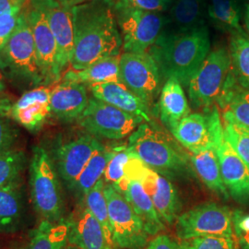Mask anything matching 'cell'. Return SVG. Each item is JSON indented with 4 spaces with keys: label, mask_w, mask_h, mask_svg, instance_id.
Here are the masks:
<instances>
[{
    "label": "cell",
    "mask_w": 249,
    "mask_h": 249,
    "mask_svg": "<svg viewBox=\"0 0 249 249\" xmlns=\"http://www.w3.org/2000/svg\"><path fill=\"white\" fill-rule=\"evenodd\" d=\"M112 187L124 196L135 213L140 216L149 235H155L164 229L163 221L141 183L124 178L118 184Z\"/></svg>",
    "instance_id": "22"
},
{
    "label": "cell",
    "mask_w": 249,
    "mask_h": 249,
    "mask_svg": "<svg viewBox=\"0 0 249 249\" xmlns=\"http://www.w3.org/2000/svg\"><path fill=\"white\" fill-rule=\"evenodd\" d=\"M89 100L85 85L60 80L51 89V116L64 123L78 121L88 107Z\"/></svg>",
    "instance_id": "18"
},
{
    "label": "cell",
    "mask_w": 249,
    "mask_h": 249,
    "mask_svg": "<svg viewBox=\"0 0 249 249\" xmlns=\"http://www.w3.org/2000/svg\"><path fill=\"white\" fill-rule=\"evenodd\" d=\"M114 152V148H103L97 151L85 166L73 188L77 195L83 198L100 179L104 178L107 164Z\"/></svg>",
    "instance_id": "31"
},
{
    "label": "cell",
    "mask_w": 249,
    "mask_h": 249,
    "mask_svg": "<svg viewBox=\"0 0 249 249\" xmlns=\"http://www.w3.org/2000/svg\"><path fill=\"white\" fill-rule=\"evenodd\" d=\"M105 195L115 247L139 249L147 245L149 233L145 224L124 196L110 185H106Z\"/></svg>",
    "instance_id": "9"
},
{
    "label": "cell",
    "mask_w": 249,
    "mask_h": 249,
    "mask_svg": "<svg viewBox=\"0 0 249 249\" xmlns=\"http://www.w3.org/2000/svg\"><path fill=\"white\" fill-rule=\"evenodd\" d=\"M0 70L7 80L18 87L32 89L44 86L26 7L8 44L0 51Z\"/></svg>",
    "instance_id": "4"
},
{
    "label": "cell",
    "mask_w": 249,
    "mask_h": 249,
    "mask_svg": "<svg viewBox=\"0 0 249 249\" xmlns=\"http://www.w3.org/2000/svg\"><path fill=\"white\" fill-rule=\"evenodd\" d=\"M203 15L204 0H173L168 23L174 26V32H188L205 26Z\"/></svg>",
    "instance_id": "28"
},
{
    "label": "cell",
    "mask_w": 249,
    "mask_h": 249,
    "mask_svg": "<svg viewBox=\"0 0 249 249\" xmlns=\"http://www.w3.org/2000/svg\"><path fill=\"white\" fill-rule=\"evenodd\" d=\"M92 97L152 124L149 106L122 82H107L89 87Z\"/></svg>",
    "instance_id": "21"
},
{
    "label": "cell",
    "mask_w": 249,
    "mask_h": 249,
    "mask_svg": "<svg viewBox=\"0 0 249 249\" xmlns=\"http://www.w3.org/2000/svg\"><path fill=\"white\" fill-rule=\"evenodd\" d=\"M69 228L68 244L79 249H115L104 228L86 206L66 221Z\"/></svg>",
    "instance_id": "20"
},
{
    "label": "cell",
    "mask_w": 249,
    "mask_h": 249,
    "mask_svg": "<svg viewBox=\"0 0 249 249\" xmlns=\"http://www.w3.org/2000/svg\"><path fill=\"white\" fill-rule=\"evenodd\" d=\"M231 72L229 50L218 46L210 51L187 85L188 97L195 109L207 111L217 104Z\"/></svg>",
    "instance_id": "6"
},
{
    "label": "cell",
    "mask_w": 249,
    "mask_h": 249,
    "mask_svg": "<svg viewBox=\"0 0 249 249\" xmlns=\"http://www.w3.org/2000/svg\"><path fill=\"white\" fill-rule=\"evenodd\" d=\"M124 178L142 184L151 197L163 223H174L181 210L178 192L169 180L148 167L137 157L131 155L124 166Z\"/></svg>",
    "instance_id": "10"
},
{
    "label": "cell",
    "mask_w": 249,
    "mask_h": 249,
    "mask_svg": "<svg viewBox=\"0 0 249 249\" xmlns=\"http://www.w3.org/2000/svg\"><path fill=\"white\" fill-rule=\"evenodd\" d=\"M126 148L131 155L164 178L185 177L191 171L187 152L152 124H140L129 136Z\"/></svg>",
    "instance_id": "3"
},
{
    "label": "cell",
    "mask_w": 249,
    "mask_h": 249,
    "mask_svg": "<svg viewBox=\"0 0 249 249\" xmlns=\"http://www.w3.org/2000/svg\"><path fill=\"white\" fill-rule=\"evenodd\" d=\"M29 3L44 13L55 38L60 67L65 73L66 69L71 66L74 50L71 9L57 0H29Z\"/></svg>",
    "instance_id": "16"
},
{
    "label": "cell",
    "mask_w": 249,
    "mask_h": 249,
    "mask_svg": "<svg viewBox=\"0 0 249 249\" xmlns=\"http://www.w3.org/2000/svg\"><path fill=\"white\" fill-rule=\"evenodd\" d=\"M29 0H0V16L18 7H25Z\"/></svg>",
    "instance_id": "43"
},
{
    "label": "cell",
    "mask_w": 249,
    "mask_h": 249,
    "mask_svg": "<svg viewBox=\"0 0 249 249\" xmlns=\"http://www.w3.org/2000/svg\"><path fill=\"white\" fill-rule=\"evenodd\" d=\"M57 1H59L62 5L66 6L67 8L72 9L75 6H78V5H80L82 3L88 2L89 0H57Z\"/></svg>",
    "instance_id": "46"
},
{
    "label": "cell",
    "mask_w": 249,
    "mask_h": 249,
    "mask_svg": "<svg viewBox=\"0 0 249 249\" xmlns=\"http://www.w3.org/2000/svg\"><path fill=\"white\" fill-rule=\"evenodd\" d=\"M146 249H180V247L168 235L158 234L148 243Z\"/></svg>",
    "instance_id": "41"
},
{
    "label": "cell",
    "mask_w": 249,
    "mask_h": 249,
    "mask_svg": "<svg viewBox=\"0 0 249 249\" xmlns=\"http://www.w3.org/2000/svg\"><path fill=\"white\" fill-rule=\"evenodd\" d=\"M120 81L148 106L160 89V73L149 53H123L119 60Z\"/></svg>",
    "instance_id": "13"
},
{
    "label": "cell",
    "mask_w": 249,
    "mask_h": 249,
    "mask_svg": "<svg viewBox=\"0 0 249 249\" xmlns=\"http://www.w3.org/2000/svg\"><path fill=\"white\" fill-rule=\"evenodd\" d=\"M8 116H0V153L14 149L18 139V129Z\"/></svg>",
    "instance_id": "39"
},
{
    "label": "cell",
    "mask_w": 249,
    "mask_h": 249,
    "mask_svg": "<svg viewBox=\"0 0 249 249\" xmlns=\"http://www.w3.org/2000/svg\"><path fill=\"white\" fill-rule=\"evenodd\" d=\"M231 212L214 202L197 205L178 216L176 231L180 240L198 236L219 235L233 238Z\"/></svg>",
    "instance_id": "11"
},
{
    "label": "cell",
    "mask_w": 249,
    "mask_h": 249,
    "mask_svg": "<svg viewBox=\"0 0 249 249\" xmlns=\"http://www.w3.org/2000/svg\"><path fill=\"white\" fill-rule=\"evenodd\" d=\"M6 77L4 75V73L0 70V92H5V89L7 88V84H6Z\"/></svg>",
    "instance_id": "47"
},
{
    "label": "cell",
    "mask_w": 249,
    "mask_h": 249,
    "mask_svg": "<svg viewBox=\"0 0 249 249\" xmlns=\"http://www.w3.org/2000/svg\"><path fill=\"white\" fill-rule=\"evenodd\" d=\"M180 249H236L233 238L219 235L198 236L178 244Z\"/></svg>",
    "instance_id": "37"
},
{
    "label": "cell",
    "mask_w": 249,
    "mask_h": 249,
    "mask_svg": "<svg viewBox=\"0 0 249 249\" xmlns=\"http://www.w3.org/2000/svg\"><path fill=\"white\" fill-rule=\"evenodd\" d=\"M131 157L130 152L127 151L126 145L114 148V152L107 164L104 175V180L107 185L115 186L124 178V166Z\"/></svg>",
    "instance_id": "36"
},
{
    "label": "cell",
    "mask_w": 249,
    "mask_h": 249,
    "mask_svg": "<svg viewBox=\"0 0 249 249\" xmlns=\"http://www.w3.org/2000/svg\"><path fill=\"white\" fill-rule=\"evenodd\" d=\"M222 119L224 139L249 168V127L231 119Z\"/></svg>",
    "instance_id": "35"
},
{
    "label": "cell",
    "mask_w": 249,
    "mask_h": 249,
    "mask_svg": "<svg viewBox=\"0 0 249 249\" xmlns=\"http://www.w3.org/2000/svg\"><path fill=\"white\" fill-rule=\"evenodd\" d=\"M217 104L222 111V118L249 127V89L239 87L231 72Z\"/></svg>",
    "instance_id": "24"
},
{
    "label": "cell",
    "mask_w": 249,
    "mask_h": 249,
    "mask_svg": "<svg viewBox=\"0 0 249 249\" xmlns=\"http://www.w3.org/2000/svg\"><path fill=\"white\" fill-rule=\"evenodd\" d=\"M208 12L217 26L231 35L247 33L241 26L237 0H209Z\"/></svg>",
    "instance_id": "32"
},
{
    "label": "cell",
    "mask_w": 249,
    "mask_h": 249,
    "mask_svg": "<svg viewBox=\"0 0 249 249\" xmlns=\"http://www.w3.org/2000/svg\"><path fill=\"white\" fill-rule=\"evenodd\" d=\"M71 13L72 70L81 71L101 59L120 55L123 39L112 0H89L73 7Z\"/></svg>",
    "instance_id": "1"
},
{
    "label": "cell",
    "mask_w": 249,
    "mask_h": 249,
    "mask_svg": "<svg viewBox=\"0 0 249 249\" xmlns=\"http://www.w3.org/2000/svg\"><path fill=\"white\" fill-rule=\"evenodd\" d=\"M143 121L139 116L91 97L78 123L91 136L118 141L130 136Z\"/></svg>",
    "instance_id": "8"
},
{
    "label": "cell",
    "mask_w": 249,
    "mask_h": 249,
    "mask_svg": "<svg viewBox=\"0 0 249 249\" xmlns=\"http://www.w3.org/2000/svg\"><path fill=\"white\" fill-rule=\"evenodd\" d=\"M106 146L89 134L56 144L50 155L63 183L73 190L91 157Z\"/></svg>",
    "instance_id": "14"
},
{
    "label": "cell",
    "mask_w": 249,
    "mask_h": 249,
    "mask_svg": "<svg viewBox=\"0 0 249 249\" xmlns=\"http://www.w3.org/2000/svg\"><path fill=\"white\" fill-rule=\"evenodd\" d=\"M210 51L209 31L203 26L184 33L162 32L148 53L157 63L162 79H176L187 87Z\"/></svg>",
    "instance_id": "2"
},
{
    "label": "cell",
    "mask_w": 249,
    "mask_h": 249,
    "mask_svg": "<svg viewBox=\"0 0 249 249\" xmlns=\"http://www.w3.org/2000/svg\"><path fill=\"white\" fill-rule=\"evenodd\" d=\"M189 158L196 174L207 187L224 198H228L229 192L223 182L216 148L190 153Z\"/></svg>",
    "instance_id": "26"
},
{
    "label": "cell",
    "mask_w": 249,
    "mask_h": 249,
    "mask_svg": "<svg viewBox=\"0 0 249 249\" xmlns=\"http://www.w3.org/2000/svg\"><path fill=\"white\" fill-rule=\"evenodd\" d=\"M173 136L190 153L216 148L223 136L222 116L217 105L203 113H193L180 121Z\"/></svg>",
    "instance_id": "12"
},
{
    "label": "cell",
    "mask_w": 249,
    "mask_h": 249,
    "mask_svg": "<svg viewBox=\"0 0 249 249\" xmlns=\"http://www.w3.org/2000/svg\"><path fill=\"white\" fill-rule=\"evenodd\" d=\"M245 22H246V28H247V34L249 36V0L246 9V16H245Z\"/></svg>",
    "instance_id": "48"
},
{
    "label": "cell",
    "mask_w": 249,
    "mask_h": 249,
    "mask_svg": "<svg viewBox=\"0 0 249 249\" xmlns=\"http://www.w3.org/2000/svg\"><path fill=\"white\" fill-rule=\"evenodd\" d=\"M105 187L106 182L104 178H102L87 193L83 200L85 202L86 208L97 219V221L104 228V231L106 232L109 243L115 247L112 237L111 224L109 221L107 197L105 195Z\"/></svg>",
    "instance_id": "34"
},
{
    "label": "cell",
    "mask_w": 249,
    "mask_h": 249,
    "mask_svg": "<svg viewBox=\"0 0 249 249\" xmlns=\"http://www.w3.org/2000/svg\"><path fill=\"white\" fill-rule=\"evenodd\" d=\"M25 212L22 185L0 188V231L15 230Z\"/></svg>",
    "instance_id": "27"
},
{
    "label": "cell",
    "mask_w": 249,
    "mask_h": 249,
    "mask_svg": "<svg viewBox=\"0 0 249 249\" xmlns=\"http://www.w3.org/2000/svg\"><path fill=\"white\" fill-rule=\"evenodd\" d=\"M216 151L224 185L237 200L249 198V168L223 136Z\"/></svg>",
    "instance_id": "19"
},
{
    "label": "cell",
    "mask_w": 249,
    "mask_h": 249,
    "mask_svg": "<svg viewBox=\"0 0 249 249\" xmlns=\"http://www.w3.org/2000/svg\"><path fill=\"white\" fill-rule=\"evenodd\" d=\"M231 36L229 53L231 76L239 87L249 89V36L247 33Z\"/></svg>",
    "instance_id": "29"
},
{
    "label": "cell",
    "mask_w": 249,
    "mask_h": 249,
    "mask_svg": "<svg viewBox=\"0 0 249 249\" xmlns=\"http://www.w3.org/2000/svg\"><path fill=\"white\" fill-rule=\"evenodd\" d=\"M26 12L33 32L39 68L44 79V86L50 87L58 83L64 75L59 63L57 44L44 13L29 2Z\"/></svg>",
    "instance_id": "15"
},
{
    "label": "cell",
    "mask_w": 249,
    "mask_h": 249,
    "mask_svg": "<svg viewBox=\"0 0 249 249\" xmlns=\"http://www.w3.org/2000/svg\"><path fill=\"white\" fill-rule=\"evenodd\" d=\"M159 112L162 124L172 132L182 119L190 115V107L183 86L176 79H168L160 90Z\"/></svg>",
    "instance_id": "23"
},
{
    "label": "cell",
    "mask_w": 249,
    "mask_h": 249,
    "mask_svg": "<svg viewBox=\"0 0 249 249\" xmlns=\"http://www.w3.org/2000/svg\"><path fill=\"white\" fill-rule=\"evenodd\" d=\"M231 219L235 234L249 232V214L246 215L241 212H234L231 215Z\"/></svg>",
    "instance_id": "42"
},
{
    "label": "cell",
    "mask_w": 249,
    "mask_h": 249,
    "mask_svg": "<svg viewBox=\"0 0 249 249\" xmlns=\"http://www.w3.org/2000/svg\"><path fill=\"white\" fill-rule=\"evenodd\" d=\"M119 60L120 55L109 56L81 71L69 70L64 73L61 80L80 83L87 88L101 83L121 82L119 77Z\"/></svg>",
    "instance_id": "25"
},
{
    "label": "cell",
    "mask_w": 249,
    "mask_h": 249,
    "mask_svg": "<svg viewBox=\"0 0 249 249\" xmlns=\"http://www.w3.org/2000/svg\"><path fill=\"white\" fill-rule=\"evenodd\" d=\"M173 0H118L116 5L145 11L163 13L169 11Z\"/></svg>",
    "instance_id": "40"
},
{
    "label": "cell",
    "mask_w": 249,
    "mask_h": 249,
    "mask_svg": "<svg viewBox=\"0 0 249 249\" xmlns=\"http://www.w3.org/2000/svg\"><path fill=\"white\" fill-rule=\"evenodd\" d=\"M27 158L22 150L12 149L0 153V188L21 184Z\"/></svg>",
    "instance_id": "33"
},
{
    "label": "cell",
    "mask_w": 249,
    "mask_h": 249,
    "mask_svg": "<svg viewBox=\"0 0 249 249\" xmlns=\"http://www.w3.org/2000/svg\"><path fill=\"white\" fill-rule=\"evenodd\" d=\"M13 102L9 98L6 92H0V116L9 117L10 109Z\"/></svg>",
    "instance_id": "44"
},
{
    "label": "cell",
    "mask_w": 249,
    "mask_h": 249,
    "mask_svg": "<svg viewBox=\"0 0 249 249\" xmlns=\"http://www.w3.org/2000/svg\"><path fill=\"white\" fill-rule=\"evenodd\" d=\"M238 244L242 249H249V232H241L235 234Z\"/></svg>",
    "instance_id": "45"
},
{
    "label": "cell",
    "mask_w": 249,
    "mask_h": 249,
    "mask_svg": "<svg viewBox=\"0 0 249 249\" xmlns=\"http://www.w3.org/2000/svg\"><path fill=\"white\" fill-rule=\"evenodd\" d=\"M51 88L40 86L25 91L13 103L9 118L28 131L37 132L43 128L51 117Z\"/></svg>",
    "instance_id": "17"
},
{
    "label": "cell",
    "mask_w": 249,
    "mask_h": 249,
    "mask_svg": "<svg viewBox=\"0 0 249 249\" xmlns=\"http://www.w3.org/2000/svg\"><path fill=\"white\" fill-rule=\"evenodd\" d=\"M69 228L66 221H42L33 234L26 249H63L68 245Z\"/></svg>",
    "instance_id": "30"
},
{
    "label": "cell",
    "mask_w": 249,
    "mask_h": 249,
    "mask_svg": "<svg viewBox=\"0 0 249 249\" xmlns=\"http://www.w3.org/2000/svg\"><path fill=\"white\" fill-rule=\"evenodd\" d=\"M77 249V248H75V247H73V246H71V245H70V246H68V245H67V246H66V247H65V248H64V249Z\"/></svg>",
    "instance_id": "49"
},
{
    "label": "cell",
    "mask_w": 249,
    "mask_h": 249,
    "mask_svg": "<svg viewBox=\"0 0 249 249\" xmlns=\"http://www.w3.org/2000/svg\"><path fill=\"white\" fill-rule=\"evenodd\" d=\"M115 12L124 53H148L168 23V17L162 13L118 5H115Z\"/></svg>",
    "instance_id": "7"
},
{
    "label": "cell",
    "mask_w": 249,
    "mask_h": 249,
    "mask_svg": "<svg viewBox=\"0 0 249 249\" xmlns=\"http://www.w3.org/2000/svg\"><path fill=\"white\" fill-rule=\"evenodd\" d=\"M25 7L15 8L0 16V51L8 44L13 35L18 24V17Z\"/></svg>",
    "instance_id": "38"
},
{
    "label": "cell",
    "mask_w": 249,
    "mask_h": 249,
    "mask_svg": "<svg viewBox=\"0 0 249 249\" xmlns=\"http://www.w3.org/2000/svg\"><path fill=\"white\" fill-rule=\"evenodd\" d=\"M30 189L32 202L42 221H63L64 203L60 178L50 152L35 146L30 162Z\"/></svg>",
    "instance_id": "5"
}]
</instances>
